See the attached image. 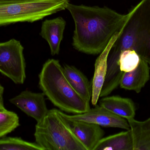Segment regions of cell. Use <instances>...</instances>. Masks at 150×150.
Returning <instances> with one entry per match:
<instances>
[{
	"mask_svg": "<svg viewBox=\"0 0 150 150\" xmlns=\"http://www.w3.org/2000/svg\"><path fill=\"white\" fill-rule=\"evenodd\" d=\"M66 9L74 21L73 46L79 52L89 55L101 53L123 28L129 16L128 13L122 15L108 7L69 3Z\"/></svg>",
	"mask_w": 150,
	"mask_h": 150,
	"instance_id": "6da1fadb",
	"label": "cell"
},
{
	"mask_svg": "<svg viewBox=\"0 0 150 150\" xmlns=\"http://www.w3.org/2000/svg\"><path fill=\"white\" fill-rule=\"evenodd\" d=\"M128 14L108 60L118 62L122 51L133 49L150 66V0H142Z\"/></svg>",
	"mask_w": 150,
	"mask_h": 150,
	"instance_id": "7a4b0ae2",
	"label": "cell"
},
{
	"mask_svg": "<svg viewBox=\"0 0 150 150\" xmlns=\"http://www.w3.org/2000/svg\"><path fill=\"white\" fill-rule=\"evenodd\" d=\"M39 79L43 93L62 111L77 114L90 109V102L83 99L74 90L58 60H47L43 65Z\"/></svg>",
	"mask_w": 150,
	"mask_h": 150,
	"instance_id": "3957f363",
	"label": "cell"
},
{
	"mask_svg": "<svg viewBox=\"0 0 150 150\" xmlns=\"http://www.w3.org/2000/svg\"><path fill=\"white\" fill-rule=\"evenodd\" d=\"M34 137L44 150H86L56 109L49 110L37 122Z\"/></svg>",
	"mask_w": 150,
	"mask_h": 150,
	"instance_id": "277c9868",
	"label": "cell"
},
{
	"mask_svg": "<svg viewBox=\"0 0 150 150\" xmlns=\"http://www.w3.org/2000/svg\"><path fill=\"white\" fill-rule=\"evenodd\" d=\"M68 0H39L0 3V26L32 22L65 10Z\"/></svg>",
	"mask_w": 150,
	"mask_h": 150,
	"instance_id": "5b68a950",
	"label": "cell"
},
{
	"mask_svg": "<svg viewBox=\"0 0 150 150\" xmlns=\"http://www.w3.org/2000/svg\"><path fill=\"white\" fill-rule=\"evenodd\" d=\"M23 50L15 39L0 43V72L16 84H23L26 77Z\"/></svg>",
	"mask_w": 150,
	"mask_h": 150,
	"instance_id": "8992f818",
	"label": "cell"
},
{
	"mask_svg": "<svg viewBox=\"0 0 150 150\" xmlns=\"http://www.w3.org/2000/svg\"><path fill=\"white\" fill-rule=\"evenodd\" d=\"M65 115L69 119L97 124L105 127L119 128L130 130V127L126 119L118 116L100 105L90 108L87 112L75 115Z\"/></svg>",
	"mask_w": 150,
	"mask_h": 150,
	"instance_id": "52a82bcc",
	"label": "cell"
},
{
	"mask_svg": "<svg viewBox=\"0 0 150 150\" xmlns=\"http://www.w3.org/2000/svg\"><path fill=\"white\" fill-rule=\"evenodd\" d=\"M45 96L43 92L36 93L25 90L11 99L9 101L38 122L46 116L49 111Z\"/></svg>",
	"mask_w": 150,
	"mask_h": 150,
	"instance_id": "ba28073f",
	"label": "cell"
},
{
	"mask_svg": "<svg viewBox=\"0 0 150 150\" xmlns=\"http://www.w3.org/2000/svg\"><path fill=\"white\" fill-rule=\"evenodd\" d=\"M59 112L86 150H93L94 147L105 135V131L100 126L82 121L71 119L60 110Z\"/></svg>",
	"mask_w": 150,
	"mask_h": 150,
	"instance_id": "9c48e42d",
	"label": "cell"
},
{
	"mask_svg": "<svg viewBox=\"0 0 150 150\" xmlns=\"http://www.w3.org/2000/svg\"><path fill=\"white\" fill-rule=\"evenodd\" d=\"M120 32L114 36L107 46L100 54V55L98 57L95 61L91 98L92 104L93 106L97 105L102 87L105 82L107 72V59L109 51L118 38Z\"/></svg>",
	"mask_w": 150,
	"mask_h": 150,
	"instance_id": "30bf717a",
	"label": "cell"
},
{
	"mask_svg": "<svg viewBox=\"0 0 150 150\" xmlns=\"http://www.w3.org/2000/svg\"><path fill=\"white\" fill-rule=\"evenodd\" d=\"M66 22L62 17L46 19L42 23L40 35L49 44L52 55L59 53Z\"/></svg>",
	"mask_w": 150,
	"mask_h": 150,
	"instance_id": "8fae6325",
	"label": "cell"
},
{
	"mask_svg": "<svg viewBox=\"0 0 150 150\" xmlns=\"http://www.w3.org/2000/svg\"><path fill=\"white\" fill-rule=\"evenodd\" d=\"M149 63L141 58L138 66L135 69L123 73L120 86L122 89L139 93L149 79Z\"/></svg>",
	"mask_w": 150,
	"mask_h": 150,
	"instance_id": "7c38bea8",
	"label": "cell"
},
{
	"mask_svg": "<svg viewBox=\"0 0 150 150\" xmlns=\"http://www.w3.org/2000/svg\"><path fill=\"white\" fill-rule=\"evenodd\" d=\"M99 105L113 113L128 120L134 118L136 107L130 99L118 96L103 97L100 100Z\"/></svg>",
	"mask_w": 150,
	"mask_h": 150,
	"instance_id": "4fadbf2b",
	"label": "cell"
},
{
	"mask_svg": "<svg viewBox=\"0 0 150 150\" xmlns=\"http://www.w3.org/2000/svg\"><path fill=\"white\" fill-rule=\"evenodd\" d=\"M133 142V150H150V118L144 121L127 120Z\"/></svg>",
	"mask_w": 150,
	"mask_h": 150,
	"instance_id": "5bb4252c",
	"label": "cell"
},
{
	"mask_svg": "<svg viewBox=\"0 0 150 150\" xmlns=\"http://www.w3.org/2000/svg\"><path fill=\"white\" fill-rule=\"evenodd\" d=\"M63 70L68 81L76 92L85 100L90 102L92 90L86 77L73 66L64 65Z\"/></svg>",
	"mask_w": 150,
	"mask_h": 150,
	"instance_id": "9a60e30c",
	"label": "cell"
},
{
	"mask_svg": "<svg viewBox=\"0 0 150 150\" xmlns=\"http://www.w3.org/2000/svg\"><path fill=\"white\" fill-rule=\"evenodd\" d=\"M133 150L130 130L103 137L93 150Z\"/></svg>",
	"mask_w": 150,
	"mask_h": 150,
	"instance_id": "2e32d148",
	"label": "cell"
},
{
	"mask_svg": "<svg viewBox=\"0 0 150 150\" xmlns=\"http://www.w3.org/2000/svg\"><path fill=\"white\" fill-rule=\"evenodd\" d=\"M0 150H44L37 143L26 141L20 137L0 139Z\"/></svg>",
	"mask_w": 150,
	"mask_h": 150,
	"instance_id": "e0dca14e",
	"label": "cell"
},
{
	"mask_svg": "<svg viewBox=\"0 0 150 150\" xmlns=\"http://www.w3.org/2000/svg\"><path fill=\"white\" fill-rule=\"evenodd\" d=\"M19 126V118L11 111H0V138L4 137Z\"/></svg>",
	"mask_w": 150,
	"mask_h": 150,
	"instance_id": "ac0fdd59",
	"label": "cell"
},
{
	"mask_svg": "<svg viewBox=\"0 0 150 150\" xmlns=\"http://www.w3.org/2000/svg\"><path fill=\"white\" fill-rule=\"evenodd\" d=\"M141 57L135 50L127 49L122 51L119 58L120 69L122 72L132 71L138 66Z\"/></svg>",
	"mask_w": 150,
	"mask_h": 150,
	"instance_id": "d6986e66",
	"label": "cell"
},
{
	"mask_svg": "<svg viewBox=\"0 0 150 150\" xmlns=\"http://www.w3.org/2000/svg\"><path fill=\"white\" fill-rule=\"evenodd\" d=\"M4 88L0 84V111H5L7 110L4 107V104L3 93Z\"/></svg>",
	"mask_w": 150,
	"mask_h": 150,
	"instance_id": "ffe728a7",
	"label": "cell"
},
{
	"mask_svg": "<svg viewBox=\"0 0 150 150\" xmlns=\"http://www.w3.org/2000/svg\"><path fill=\"white\" fill-rule=\"evenodd\" d=\"M39 1V0H0V3L12 2L30 1Z\"/></svg>",
	"mask_w": 150,
	"mask_h": 150,
	"instance_id": "44dd1931",
	"label": "cell"
}]
</instances>
